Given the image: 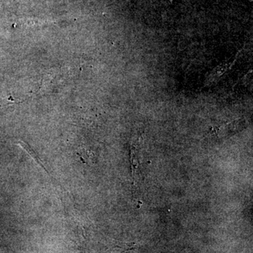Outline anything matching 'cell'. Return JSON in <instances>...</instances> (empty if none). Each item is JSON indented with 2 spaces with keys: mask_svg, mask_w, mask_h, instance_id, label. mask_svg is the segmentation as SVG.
I'll use <instances>...</instances> for the list:
<instances>
[{
  "mask_svg": "<svg viewBox=\"0 0 253 253\" xmlns=\"http://www.w3.org/2000/svg\"><path fill=\"white\" fill-rule=\"evenodd\" d=\"M17 144L19 145L23 150H25V151H26V153H27L28 155L31 156V157L34 160L35 162H36L37 164H38L40 167L42 168L46 172L49 174V172H48L47 168H46L45 166H44V163L42 161L41 158L38 156L36 151H35L34 149H33L31 146H29V145L26 144V143L23 142L22 141H18Z\"/></svg>",
  "mask_w": 253,
  "mask_h": 253,
  "instance_id": "6da1fadb",
  "label": "cell"
},
{
  "mask_svg": "<svg viewBox=\"0 0 253 253\" xmlns=\"http://www.w3.org/2000/svg\"><path fill=\"white\" fill-rule=\"evenodd\" d=\"M230 66V63L226 62L220 65V66H217L215 69L213 71L212 75H211V78H218L221 77L224 72L227 71L228 68Z\"/></svg>",
  "mask_w": 253,
  "mask_h": 253,
  "instance_id": "7a4b0ae2",
  "label": "cell"
},
{
  "mask_svg": "<svg viewBox=\"0 0 253 253\" xmlns=\"http://www.w3.org/2000/svg\"><path fill=\"white\" fill-rule=\"evenodd\" d=\"M163 1H164L166 4H171L174 0H163Z\"/></svg>",
  "mask_w": 253,
  "mask_h": 253,
  "instance_id": "3957f363",
  "label": "cell"
}]
</instances>
